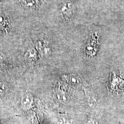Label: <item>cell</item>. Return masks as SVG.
Listing matches in <instances>:
<instances>
[{
  "instance_id": "cell-1",
  "label": "cell",
  "mask_w": 124,
  "mask_h": 124,
  "mask_svg": "<svg viewBox=\"0 0 124 124\" xmlns=\"http://www.w3.org/2000/svg\"><path fill=\"white\" fill-rule=\"evenodd\" d=\"M75 6L71 1H66L62 4L60 8V12L63 18L70 19L74 12Z\"/></svg>"
},
{
  "instance_id": "cell-2",
  "label": "cell",
  "mask_w": 124,
  "mask_h": 124,
  "mask_svg": "<svg viewBox=\"0 0 124 124\" xmlns=\"http://www.w3.org/2000/svg\"><path fill=\"white\" fill-rule=\"evenodd\" d=\"M20 4L23 8L28 10L36 9L39 5V0H20Z\"/></svg>"
},
{
  "instance_id": "cell-3",
  "label": "cell",
  "mask_w": 124,
  "mask_h": 124,
  "mask_svg": "<svg viewBox=\"0 0 124 124\" xmlns=\"http://www.w3.org/2000/svg\"><path fill=\"white\" fill-rule=\"evenodd\" d=\"M38 57L37 51L33 48L28 50L24 55L25 61L30 63L36 62L38 59Z\"/></svg>"
},
{
  "instance_id": "cell-4",
  "label": "cell",
  "mask_w": 124,
  "mask_h": 124,
  "mask_svg": "<svg viewBox=\"0 0 124 124\" xmlns=\"http://www.w3.org/2000/svg\"><path fill=\"white\" fill-rule=\"evenodd\" d=\"M33 99L31 94L30 93L25 94L21 99V104L25 109H29L33 103Z\"/></svg>"
},
{
  "instance_id": "cell-5",
  "label": "cell",
  "mask_w": 124,
  "mask_h": 124,
  "mask_svg": "<svg viewBox=\"0 0 124 124\" xmlns=\"http://www.w3.org/2000/svg\"><path fill=\"white\" fill-rule=\"evenodd\" d=\"M36 48L37 52L43 55L47 54L50 52L49 46L46 42L43 40H39L36 43Z\"/></svg>"
},
{
  "instance_id": "cell-6",
  "label": "cell",
  "mask_w": 124,
  "mask_h": 124,
  "mask_svg": "<svg viewBox=\"0 0 124 124\" xmlns=\"http://www.w3.org/2000/svg\"><path fill=\"white\" fill-rule=\"evenodd\" d=\"M68 81L71 84L77 85L80 83V80L78 76L75 75H71L68 77Z\"/></svg>"
},
{
  "instance_id": "cell-7",
  "label": "cell",
  "mask_w": 124,
  "mask_h": 124,
  "mask_svg": "<svg viewBox=\"0 0 124 124\" xmlns=\"http://www.w3.org/2000/svg\"><path fill=\"white\" fill-rule=\"evenodd\" d=\"M8 86L5 82H0V95H4L8 91Z\"/></svg>"
},
{
  "instance_id": "cell-8",
  "label": "cell",
  "mask_w": 124,
  "mask_h": 124,
  "mask_svg": "<svg viewBox=\"0 0 124 124\" xmlns=\"http://www.w3.org/2000/svg\"><path fill=\"white\" fill-rule=\"evenodd\" d=\"M8 25L7 19L1 15H0V28L4 29L5 27Z\"/></svg>"
},
{
  "instance_id": "cell-9",
  "label": "cell",
  "mask_w": 124,
  "mask_h": 124,
  "mask_svg": "<svg viewBox=\"0 0 124 124\" xmlns=\"http://www.w3.org/2000/svg\"><path fill=\"white\" fill-rule=\"evenodd\" d=\"M6 61V57L3 53H0V67L2 66Z\"/></svg>"
}]
</instances>
